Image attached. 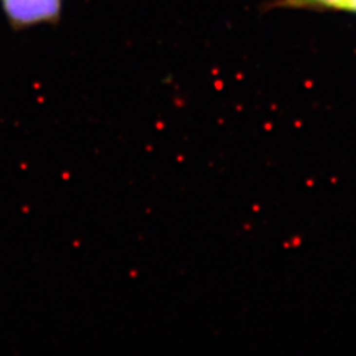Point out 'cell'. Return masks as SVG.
Wrapping results in <instances>:
<instances>
[{
  "mask_svg": "<svg viewBox=\"0 0 356 356\" xmlns=\"http://www.w3.org/2000/svg\"><path fill=\"white\" fill-rule=\"evenodd\" d=\"M65 0H0V9L15 32L61 21Z\"/></svg>",
  "mask_w": 356,
  "mask_h": 356,
  "instance_id": "obj_1",
  "label": "cell"
},
{
  "mask_svg": "<svg viewBox=\"0 0 356 356\" xmlns=\"http://www.w3.org/2000/svg\"><path fill=\"white\" fill-rule=\"evenodd\" d=\"M271 8L335 11L356 14V0H273Z\"/></svg>",
  "mask_w": 356,
  "mask_h": 356,
  "instance_id": "obj_2",
  "label": "cell"
}]
</instances>
